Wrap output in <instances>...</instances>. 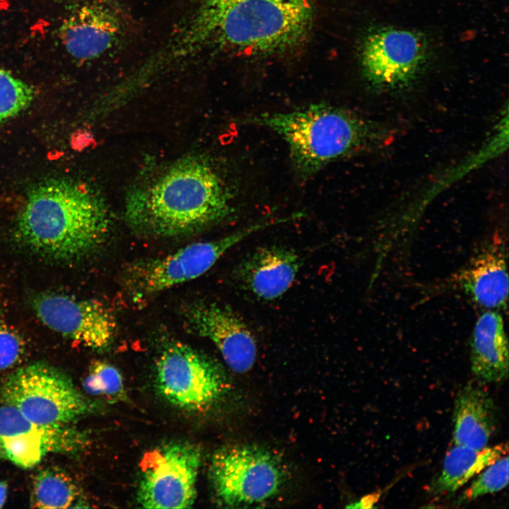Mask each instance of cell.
Listing matches in <instances>:
<instances>
[{
  "instance_id": "6da1fadb",
  "label": "cell",
  "mask_w": 509,
  "mask_h": 509,
  "mask_svg": "<svg viewBox=\"0 0 509 509\" xmlns=\"http://www.w3.org/2000/svg\"><path fill=\"white\" fill-rule=\"evenodd\" d=\"M313 17L312 0H199L149 64L160 71L206 51L281 54L305 40Z\"/></svg>"
},
{
  "instance_id": "7a4b0ae2",
  "label": "cell",
  "mask_w": 509,
  "mask_h": 509,
  "mask_svg": "<svg viewBox=\"0 0 509 509\" xmlns=\"http://www.w3.org/2000/svg\"><path fill=\"white\" fill-rule=\"evenodd\" d=\"M95 190L73 179L57 177L33 187L13 228L17 242L45 259H84L105 242L111 221Z\"/></svg>"
},
{
  "instance_id": "3957f363",
  "label": "cell",
  "mask_w": 509,
  "mask_h": 509,
  "mask_svg": "<svg viewBox=\"0 0 509 509\" xmlns=\"http://www.w3.org/2000/svg\"><path fill=\"white\" fill-rule=\"evenodd\" d=\"M233 212L229 192L218 173L204 159L189 157L133 188L124 214L137 233L170 238L214 226Z\"/></svg>"
},
{
  "instance_id": "277c9868",
  "label": "cell",
  "mask_w": 509,
  "mask_h": 509,
  "mask_svg": "<svg viewBox=\"0 0 509 509\" xmlns=\"http://www.w3.org/2000/svg\"><path fill=\"white\" fill-rule=\"evenodd\" d=\"M247 120L281 136L288 146L293 170L302 180L334 161L379 147L390 136L374 122L325 103L263 113Z\"/></svg>"
},
{
  "instance_id": "5b68a950",
  "label": "cell",
  "mask_w": 509,
  "mask_h": 509,
  "mask_svg": "<svg viewBox=\"0 0 509 509\" xmlns=\"http://www.w3.org/2000/svg\"><path fill=\"white\" fill-rule=\"evenodd\" d=\"M285 467L276 454L251 444L219 449L209 467L215 502L225 508L259 505L275 498L286 479Z\"/></svg>"
},
{
  "instance_id": "8992f818",
  "label": "cell",
  "mask_w": 509,
  "mask_h": 509,
  "mask_svg": "<svg viewBox=\"0 0 509 509\" xmlns=\"http://www.w3.org/2000/svg\"><path fill=\"white\" fill-rule=\"evenodd\" d=\"M0 397L4 404L47 426L69 425L93 408L66 374L45 362L30 363L12 373L0 387Z\"/></svg>"
},
{
  "instance_id": "52a82bcc",
  "label": "cell",
  "mask_w": 509,
  "mask_h": 509,
  "mask_svg": "<svg viewBox=\"0 0 509 509\" xmlns=\"http://www.w3.org/2000/svg\"><path fill=\"white\" fill-rule=\"evenodd\" d=\"M290 216L265 218L223 238L188 245L168 255L136 261L127 267L124 281L134 294H156L204 274L230 248L266 228L287 223Z\"/></svg>"
},
{
  "instance_id": "ba28073f",
  "label": "cell",
  "mask_w": 509,
  "mask_h": 509,
  "mask_svg": "<svg viewBox=\"0 0 509 509\" xmlns=\"http://www.w3.org/2000/svg\"><path fill=\"white\" fill-rule=\"evenodd\" d=\"M226 379L216 362L181 343L165 347L156 364L160 394L187 411H203L213 405L226 390Z\"/></svg>"
},
{
  "instance_id": "9c48e42d",
  "label": "cell",
  "mask_w": 509,
  "mask_h": 509,
  "mask_svg": "<svg viewBox=\"0 0 509 509\" xmlns=\"http://www.w3.org/2000/svg\"><path fill=\"white\" fill-rule=\"evenodd\" d=\"M199 449L187 443H172L143 457L138 503L145 508H188L197 496L201 464Z\"/></svg>"
},
{
  "instance_id": "30bf717a",
  "label": "cell",
  "mask_w": 509,
  "mask_h": 509,
  "mask_svg": "<svg viewBox=\"0 0 509 509\" xmlns=\"http://www.w3.org/2000/svg\"><path fill=\"white\" fill-rule=\"evenodd\" d=\"M88 443L86 434L70 425L38 424L12 406H0V459L17 467L33 468L50 453L76 454Z\"/></svg>"
},
{
  "instance_id": "8fae6325",
  "label": "cell",
  "mask_w": 509,
  "mask_h": 509,
  "mask_svg": "<svg viewBox=\"0 0 509 509\" xmlns=\"http://www.w3.org/2000/svg\"><path fill=\"white\" fill-rule=\"evenodd\" d=\"M428 54L422 34L398 28L375 30L365 40L361 52L363 71L375 87L402 88L416 78Z\"/></svg>"
},
{
  "instance_id": "7c38bea8",
  "label": "cell",
  "mask_w": 509,
  "mask_h": 509,
  "mask_svg": "<svg viewBox=\"0 0 509 509\" xmlns=\"http://www.w3.org/2000/svg\"><path fill=\"white\" fill-rule=\"evenodd\" d=\"M31 305L45 325L86 347L102 351L114 339L115 317L100 301L52 292L35 296Z\"/></svg>"
},
{
  "instance_id": "4fadbf2b",
  "label": "cell",
  "mask_w": 509,
  "mask_h": 509,
  "mask_svg": "<svg viewBox=\"0 0 509 509\" xmlns=\"http://www.w3.org/2000/svg\"><path fill=\"white\" fill-rule=\"evenodd\" d=\"M182 311L187 328L213 342L233 371L245 373L252 368L257 358L256 340L231 308L197 301L186 305Z\"/></svg>"
},
{
  "instance_id": "5bb4252c",
  "label": "cell",
  "mask_w": 509,
  "mask_h": 509,
  "mask_svg": "<svg viewBox=\"0 0 509 509\" xmlns=\"http://www.w3.org/2000/svg\"><path fill=\"white\" fill-rule=\"evenodd\" d=\"M119 15L102 3L83 4L73 11L59 28L67 52L81 61L93 60L111 51L122 34Z\"/></svg>"
},
{
  "instance_id": "9a60e30c",
  "label": "cell",
  "mask_w": 509,
  "mask_h": 509,
  "mask_svg": "<svg viewBox=\"0 0 509 509\" xmlns=\"http://www.w3.org/2000/svg\"><path fill=\"white\" fill-rule=\"evenodd\" d=\"M300 259L296 252L283 245L256 248L235 269L239 284L256 298L272 300L283 295L293 284Z\"/></svg>"
},
{
  "instance_id": "2e32d148",
  "label": "cell",
  "mask_w": 509,
  "mask_h": 509,
  "mask_svg": "<svg viewBox=\"0 0 509 509\" xmlns=\"http://www.w3.org/2000/svg\"><path fill=\"white\" fill-rule=\"evenodd\" d=\"M456 280L478 305L493 310L506 308L508 275L503 241L496 238L484 243Z\"/></svg>"
},
{
  "instance_id": "e0dca14e",
  "label": "cell",
  "mask_w": 509,
  "mask_h": 509,
  "mask_svg": "<svg viewBox=\"0 0 509 509\" xmlns=\"http://www.w3.org/2000/svg\"><path fill=\"white\" fill-rule=\"evenodd\" d=\"M496 428L495 405L480 385L469 382L458 392L453 410L452 443L481 449Z\"/></svg>"
},
{
  "instance_id": "ac0fdd59",
  "label": "cell",
  "mask_w": 509,
  "mask_h": 509,
  "mask_svg": "<svg viewBox=\"0 0 509 509\" xmlns=\"http://www.w3.org/2000/svg\"><path fill=\"white\" fill-rule=\"evenodd\" d=\"M508 344L503 317L493 310L477 319L471 338V368L476 378L499 382L508 377Z\"/></svg>"
},
{
  "instance_id": "d6986e66",
  "label": "cell",
  "mask_w": 509,
  "mask_h": 509,
  "mask_svg": "<svg viewBox=\"0 0 509 509\" xmlns=\"http://www.w3.org/2000/svg\"><path fill=\"white\" fill-rule=\"evenodd\" d=\"M507 453V443L481 449L453 444L445 456L441 472L433 481L431 491L435 495L453 493Z\"/></svg>"
},
{
  "instance_id": "ffe728a7",
  "label": "cell",
  "mask_w": 509,
  "mask_h": 509,
  "mask_svg": "<svg viewBox=\"0 0 509 509\" xmlns=\"http://www.w3.org/2000/svg\"><path fill=\"white\" fill-rule=\"evenodd\" d=\"M78 496L77 486L65 472L49 467L35 477L30 503L35 508H67Z\"/></svg>"
},
{
  "instance_id": "44dd1931",
  "label": "cell",
  "mask_w": 509,
  "mask_h": 509,
  "mask_svg": "<svg viewBox=\"0 0 509 509\" xmlns=\"http://www.w3.org/2000/svg\"><path fill=\"white\" fill-rule=\"evenodd\" d=\"M35 96L33 86L0 68V126L28 107Z\"/></svg>"
},
{
  "instance_id": "7402d4cb",
  "label": "cell",
  "mask_w": 509,
  "mask_h": 509,
  "mask_svg": "<svg viewBox=\"0 0 509 509\" xmlns=\"http://www.w3.org/2000/svg\"><path fill=\"white\" fill-rule=\"evenodd\" d=\"M83 386L91 395L118 398L124 395V384L119 370L103 361H95L90 367Z\"/></svg>"
},
{
  "instance_id": "603a6c76",
  "label": "cell",
  "mask_w": 509,
  "mask_h": 509,
  "mask_svg": "<svg viewBox=\"0 0 509 509\" xmlns=\"http://www.w3.org/2000/svg\"><path fill=\"white\" fill-rule=\"evenodd\" d=\"M480 473L464 492L462 501H470L505 488L508 483V457H501Z\"/></svg>"
},
{
  "instance_id": "cb8c5ba5",
  "label": "cell",
  "mask_w": 509,
  "mask_h": 509,
  "mask_svg": "<svg viewBox=\"0 0 509 509\" xmlns=\"http://www.w3.org/2000/svg\"><path fill=\"white\" fill-rule=\"evenodd\" d=\"M25 350L23 337L0 317V370L15 365L22 358Z\"/></svg>"
},
{
  "instance_id": "d4e9b609",
  "label": "cell",
  "mask_w": 509,
  "mask_h": 509,
  "mask_svg": "<svg viewBox=\"0 0 509 509\" xmlns=\"http://www.w3.org/2000/svg\"><path fill=\"white\" fill-rule=\"evenodd\" d=\"M378 497L379 496L378 493L370 494L362 498L359 501L355 503L353 505H350L346 508H372L373 504L377 501Z\"/></svg>"
},
{
  "instance_id": "484cf974",
  "label": "cell",
  "mask_w": 509,
  "mask_h": 509,
  "mask_svg": "<svg viewBox=\"0 0 509 509\" xmlns=\"http://www.w3.org/2000/svg\"><path fill=\"white\" fill-rule=\"evenodd\" d=\"M8 494V485L4 481H0V508L4 505Z\"/></svg>"
}]
</instances>
